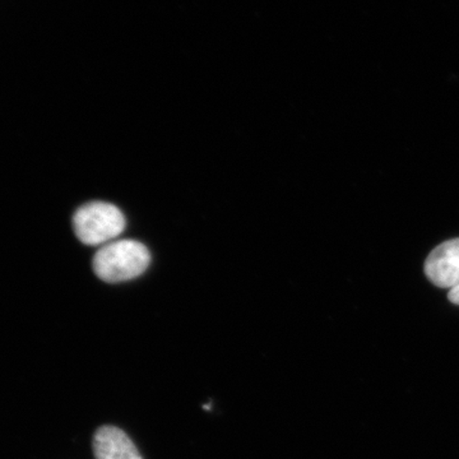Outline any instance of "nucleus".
Wrapping results in <instances>:
<instances>
[{"mask_svg": "<svg viewBox=\"0 0 459 459\" xmlns=\"http://www.w3.org/2000/svg\"><path fill=\"white\" fill-rule=\"evenodd\" d=\"M150 252L143 244L134 240L108 243L96 253L93 270L99 279L117 283L137 279L150 265Z\"/></svg>", "mask_w": 459, "mask_h": 459, "instance_id": "f257e3e1", "label": "nucleus"}, {"mask_svg": "<svg viewBox=\"0 0 459 459\" xmlns=\"http://www.w3.org/2000/svg\"><path fill=\"white\" fill-rule=\"evenodd\" d=\"M74 225L75 235L83 244L101 246L122 234L126 219L117 205L92 202L78 208Z\"/></svg>", "mask_w": 459, "mask_h": 459, "instance_id": "f03ea898", "label": "nucleus"}, {"mask_svg": "<svg viewBox=\"0 0 459 459\" xmlns=\"http://www.w3.org/2000/svg\"><path fill=\"white\" fill-rule=\"evenodd\" d=\"M425 274L442 289L459 286V238L435 247L425 262Z\"/></svg>", "mask_w": 459, "mask_h": 459, "instance_id": "7ed1b4c3", "label": "nucleus"}, {"mask_svg": "<svg viewBox=\"0 0 459 459\" xmlns=\"http://www.w3.org/2000/svg\"><path fill=\"white\" fill-rule=\"evenodd\" d=\"M96 459H143L131 437L115 427H102L93 437Z\"/></svg>", "mask_w": 459, "mask_h": 459, "instance_id": "20e7f679", "label": "nucleus"}, {"mask_svg": "<svg viewBox=\"0 0 459 459\" xmlns=\"http://www.w3.org/2000/svg\"><path fill=\"white\" fill-rule=\"evenodd\" d=\"M448 298L453 304L459 305V286L455 287V289H453L451 290V291H449Z\"/></svg>", "mask_w": 459, "mask_h": 459, "instance_id": "39448f33", "label": "nucleus"}]
</instances>
